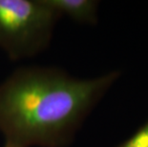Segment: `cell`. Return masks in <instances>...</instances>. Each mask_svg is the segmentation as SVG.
<instances>
[{
  "label": "cell",
  "mask_w": 148,
  "mask_h": 147,
  "mask_svg": "<svg viewBox=\"0 0 148 147\" xmlns=\"http://www.w3.org/2000/svg\"><path fill=\"white\" fill-rule=\"evenodd\" d=\"M114 75L77 79L53 68L29 67L0 83V131L18 147H62Z\"/></svg>",
  "instance_id": "1"
},
{
  "label": "cell",
  "mask_w": 148,
  "mask_h": 147,
  "mask_svg": "<svg viewBox=\"0 0 148 147\" xmlns=\"http://www.w3.org/2000/svg\"><path fill=\"white\" fill-rule=\"evenodd\" d=\"M59 17L44 0H0V48L12 59L37 55Z\"/></svg>",
  "instance_id": "2"
},
{
  "label": "cell",
  "mask_w": 148,
  "mask_h": 147,
  "mask_svg": "<svg viewBox=\"0 0 148 147\" xmlns=\"http://www.w3.org/2000/svg\"><path fill=\"white\" fill-rule=\"evenodd\" d=\"M59 16L67 15L77 21H92L95 18L96 2L92 0H44Z\"/></svg>",
  "instance_id": "3"
},
{
  "label": "cell",
  "mask_w": 148,
  "mask_h": 147,
  "mask_svg": "<svg viewBox=\"0 0 148 147\" xmlns=\"http://www.w3.org/2000/svg\"><path fill=\"white\" fill-rule=\"evenodd\" d=\"M121 147H148V125L138 132Z\"/></svg>",
  "instance_id": "4"
},
{
  "label": "cell",
  "mask_w": 148,
  "mask_h": 147,
  "mask_svg": "<svg viewBox=\"0 0 148 147\" xmlns=\"http://www.w3.org/2000/svg\"><path fill=\"white\" fill-rule=\"evenodd\" d=\"M4 147H18V146H16V145H14V144H10V143H6V142H5V145H4Z\"/></svg>",
  "instance_id": "5"
}]
</instances>
